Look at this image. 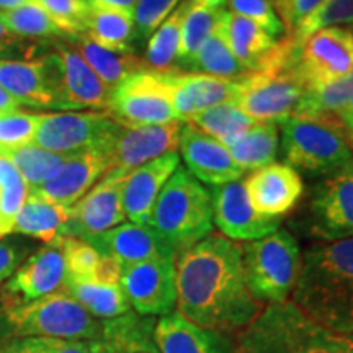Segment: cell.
Segmentation results:
<instances>
[{"mask_svg":"<svg viewBox=\"0 0 353 353\" xmlns=\"http://www.w3.org/2000/svg\"><path fill=\"white\" fill-rule=\"evenodd\" d=\"M176 312L221 332H241L265 307L247 286L242 245L223 234L176 255Z\"/></svg>","mask_w":353,"mask_h":353,"instance_id":"obj_1","label":"cell"},{"mask_svg":"<svg viewBox=\"0 0 353 353\" xmlns=\"http://www.w3.org/2000/svg\"><path fill=\"white\" fill-rule=\"evenodd\" d=\"M293 303L324 327L353 334V237L304 252Z\"/></svg>","mask_w":353,"mask_h":353,"instance_id":"obj_2","label":"cell"},{"mask_svg":"<svg viewBox=\"0 0 353 353\" xmlns=\"http://www.w3.org/2000/svg\"><path fill=\"white\" fill-rule=\"evenodd\" d=\"M236 353H353V334L327 329L293 301L268 304L242 329Z\"/></svg>","mask_w":353,"mask_h":353,"instance_id":"obj_3","label":"cell"},{"mask_svg":"<svg viewBox=\"0 0 353 353\" xmlns=\"http://www.w3.org/2000/svg\"><path fill=\"white\" fill-rule=\"evenodd\" d=\"M148 224L179 255L213 231V193L179 167L162 188Z\"/></svg>","mask_w":353,"mask_h":353,"instance_id":"obj_4","label":"cell"},{"mask_svg":"<svg viewBox=\"0 0 353 353\" xmlns=\"http://www.w3.org/2000/svg\"><path fill=\"white\" fill-rule=\"evenodd\" d=\"M283 157L290 167L332 175L353 161V149L341 120L290 117L278 121Z\"/></svg>","mask_w":353,"mask_h":353,"instance_id":"obj_5","label":"cell"},{"mask_svg":"<svg viewBox=\"0 0 353 353\" xmlns=\"http://www.w3.org/2000/svg\"><path fill=\"white\" fill-rule=\"evenodd\" d=\"M13 339H64L88 342L99 337L101 322L88 314L65 290L3 312Z\"/></svg>","mask_w":353,"mask_h":353,"instance_id":"obj_6","label":"cell"},{"mask_svg":"<svg viewBox=\"0 0 353 353\" xmlns=\"http://www.w3.org/2000/svg\"><path fill=\"white\" fill-rule=\"evenodd\" d=\"M247 286L262 304L288 301L301 270V252L290 232L278 229L242 245Z\"/></svg>","mask_w":353,"mask_h":353,"instance_id":"obj_7","label":"cell"},{"mask_svg":"<svg viewBox=\"0 0 353 353\" xmlns=\"http://www.w3.org/2000/svg\"><path fill=\"white\" fill-rule=\"evenodd\" d=\"M108 112L125 125H167L182 121L174 107V88L167 74L143 69L113 90Z\"/></svg>","mask_w":353,"mask_h":353,"instance_id":"obj_8","label":"cell"},{"mask_svg":"<svg viewBox=\"0 0 353 353\" xmlns=\"http://www.w3.org/2000/svg\"><path fill=\"white\" fill-rule=\"evenodd\" d=\"M304 92L306 85L294 64L249 72L239 79V94L232 103L255 121H283L293 117Z\"/></svg>","mask_w":353,"mask_h":353,"instance_id":"obj_9","label":"cell"},{"mask_svg":"<svg viewBox=\"0 0 353 353\" xmlns=\"http://www.w3.org/2000/svg\"><path fill=\"white\" fill-rule=\"evenodd\" d=\"M114 126L117 120L110 113L39 114L33 144L68 156L87 149H103L108 154Z\"/></svg>","mask_w":353,"mask_h":353,"instance_id":"obj_10","label":"cell"},{"mask_svg":"<svg viewBox=\"0 0 353 353\" xmlns=\"http://www.w3.org/2000/svg\"><path fill=\"white\" fill-rule=\"evenodd\" d=\"M298 76L306 88L321 87L353 74V30L330 26L298 44Z\"/></svg>","mask_w":353,"mask_h":353,"instance_id":"obj_11","label":"cell"},{"mask_svg":"<svg viewBox=\"0 0 353 353\" xmlns=\"http://www.w3.org/2000/svg\"><path fill=\"white\" fill-rule=\"evenodd\" d=\"M68 276L63 241L57 236L26 260L6 285L0 294L2 311L7 312L63 290Z\"/></svg>","mask_w":353,"mask_h":353,"instance_id":"obj_12","label":"cell"},{"mask_svg":"<svg viewBox=\"0 0 353 353\" xmlns=\"http://www.w3.org/2000/svg\"><path fill=\"white\" fill-rule=\"evenodd\" d=\"M309 231L324 242L353 237V161L314 188Z\"/></svg>","mask_w":353,"mask_h":353,"instance_id":"obj_13","label":"cell"},{"mask_svg":"<svg viewBox=\"0 0 353 353\" xmlns=\"http://www.w3.org/2000/svg\"><path fill=\"white\" fill-rule=\"evenodd\" d=\"M185 121L167 125H125L117 121L110 143V172H132L154 159L175 152Z\"/></svg>","mask_w":353,"mask_h":353,"instance_id":"obj_14","label":"cell"},{"mask_svg":"<svg viewBox=\"0 0 353 353\" xmlns=\"http://www.w3.org/2000/svg\"><path fill=\"white\" fill-rule=\"evenodd\" d=\"M130 174L131 172L126 170H113L105 175L100 183L70 208L69 223L61 236L87 239L120 226L126 219L123 208V187Z\"/></svg>","mask_w":353,"mask_h":353,"instance_id":"obj_15","label":"cell"},{"mask_svg":"<svg viewBox=\"0 0 353 353\" xmlns=\"http://www.w3.org/2000/svg\"><path fill=\"white\" fill-rule=\"evenodd\" d=\"M120 285L139 316H167L176 306L175 259L145 260L123 268Z\"/></svg>","mask_w":353,"mask_h":353,"instance_id":"obj_16","label":"cell"},{"mask_svg":"<svg viewBox=\"0 0 353 353\" xmlns=\"http://www.w3.org/2000/svg\"><path fill=\"white\" fill-rule=\"evenodd\" d=\"M213 219L223 236L236 242L263 239L281 224V218L265 216L254 208L241 180L214 188Z\"/></svg>","mask_w":353,"mask_h":353,"instance_id":"obj_17","label":"cell"},{"mask_svg":"<svg viewBox=\"0 0 353 353\" xmlns=\"http://www.w3.org/2000/svg\"><path fill=\"white\" fill-rule=\"evenodd\" d=\"M108 174L110 157L107 151L87 149L70 154L46 182L30 190V195L72 208L83 195L90 192L97 180Z\"/></svg>","mask_w":353,"mask_h":353,"instance_id":"obj_18","label":"cell"},{"mask_svg":"<svg viewBox=\"0 0 353 353\" xmlns=\"http://www.w3.org/2000/svg\"><path fill=\"white\" fill-rule=\"evenodd\" d=\"M52 59L56 65L57 107L110 108L112 90L100 81L77 50L59 46Z\"/></svg>","mask_w":353,"mask_h":353,"instance_id":"obj_19","label":"cell"},{"mask_svg":"<svg viewBox=\"0 0 353 353\" xmlns=\"http://www.w3.org/2000/svg\"><path fill=\"white\" fill-rule=\"evenodd\" d=\"M179 149L188 172L198 182L221 187L236 182L245 174L236 164L226 145L188 123L183 126Z\"/></svg>","mask_w":353,"mask_h":353,"instance_id":"obj_20","label":"cell"},{"mask_svg":"<svg viewBox=\"0 0 353 353\" xmlns=\"http://www.w3.org/2000/svg\"><path fill=\"white\" fill-rule=\"evenodd\" d=\"M83 241H87L100 255L118 260L123 268L145 260L176 257L175 250L149 224H120Z\"/></svg>","mask_w":353,"mask_h":353,"instance_id":"obj_21","label":"cell"},{"mask_svg":"<svg viewBox=\"0 0 353 353\" xmlns=\"http://www.w3.org/2000/svg\"><path fill=\"white\" fill-rule=\"evenodd\" d=\"M244 187L254 208L272 218H281L294 208L304 190L296 169L276 162L254 170L244 180Z\"/></svg>","mask_w":353,"mask_h":353,"instance_id":"obj_22","label":"cell"},{"mask_svg":"<svg viewBox=\"0 0 353 353\" xmlns=\"http://www.w3.org/2000/svg\"><path fill=\"white\" fill-rule=\"evenodd\" d=\"M179 167L180 156L170 152L138 167L128 175L123 187V208L131 223H149L162 188Z\"/></svg>","mask_w":353,"mask_h":353,"instance_id":"obj_23","label":"cell"},{"mask_svg":"<svg viewBox=\"0 0 353 353\" xmlns=\"http://www.w3.org/2000/svg\"><path fill=\"white\" fill-rule=\"evenodd\" d=\"M0 85L23 103L57 107L52 54L41 61H0Z\"/></svg>","mask_w":353,"mask_h":353,"instance_id":"obj_24","label":"cell"},{"mask_svg":"<svg viewBox=\"0 0 353 353\" xmlns=\"http://www.w3.org/2000/svg\"><path fill=\"white\" fill-rule=\"evenodd\" d=\"M167 76L174 88L175 112L182 121H187L203 110L232 103L239 94V79L234 81V79L182 72V70L170 72Z\"/></svg>","mask_w":353,"mask_h":353,"instance_id":"obj_25","label":"cell"},{"mask_svg":"<svg viewBox=\"0 0 353 353\" xmlns=\"http://www.w3.org/2000/svg\"><path fill=\"white\" fill-rule=\"evenodd\" d=\"M154 337L161 353H236V342L226 332L201 327L179 312L156 321Z\"/></svg>","mask_w":353,"mask_h":353,"instance_id":"obj_26","label":"cell"},{"mask_svg":"<svg viewBox=\"0 0 353 353\" xmlns=\"http://www.w3.org/2000/svg\"><path fill=\"white\" fill-rule=\"evenodd\" d=\"M154 327V317L128 312L101 322L99 337L88 342V347L92 353H161Z\"/></svg>","mask_w":353,"mask_h":353,"instance_id":"obj_27","label":"cell"},{"mask_svg":"<svg viewBox=\"0 0 353 353\" xmlns=\"http://www.w3.org/2000/svg\"><path fill=\"white\" fill-rule=\"evenodd\" d=\"M224 30L229 48L249 72L262 70L276 50L278 41L268 37L254 21L231 10L224 15Z\"/></svg>","mask_w":353,"mask_h":353,"instance_id":"obj_28","label":"cell"},{"mask_svg":"<svg viewBox=\"0 0 353 353\" xmlns=\"http://www.w3.org/2000/svg\"><path fill=\"white\" fill-rule=\"evenodd\" d=\"M228 0H187V10L182 23L176 70H182L196 54L203 43L210 38L224 13L228 12Z\"/></svg>","mask_w":353,"mask_h":353,"instance_id":"obj_29","label":"cell"},{"mask_svg":"<svg viewBox=\"0 0 353 353\" xmlns=\"http://www.w3.org/2000/svg\"><path fill=\"white\" fill-rule=\"evenodd\" d=\"M242 170H259L275 162L280 145L278 121H259L244 134L224 144Z\"/></svg>","mask_w":353,"mask_h":353,"instance_id":"obj_30","label":"cell"},{"mask_svg":"<svg viewBox=\"0 0 353 353\" xmlns=\"http://www.w3.org/2000/svg\"><path fill=\"white\" fill-rule=\"evenodd\" d=\"M77 52L100 77V81L112 90V94L114 88L125 82L128 77L145 69L144 61L136 57L132 52L105 50L95 41H92L85 33L77 37Z\"/></svg>","mask_w":353,"mask_h":353,"instance_id":"obj_31","label":"cell"},{"mask_svg":"<svg viewBox=\"0 0 353 353\" xmlns=\"http://www.w3.org/2000/svg\"><path fill=\"white\" fill-rule=\"evenodd\" d=\"M182 72L206 74V76L234 79V81L249 74V70L237 61V57L229 48L226 30H224V17L213 30V33L210 34V38L203 43L196 54L192 57V61L182 69Z\"/></svg>","mask_w":353,"mask_h":353,"instance_id":"obj_32","label":"cell"},{"mask_svg":"<svg viewBox=\"0 0 353 353\" xmlns=\"http://www.w3.org/2000/svg\"><path fill=\"white\" fill-rule=\"evenodd\" d=\"M70 208L44 198L28 195L17 216L13 231L50 244L61 236L65 224L69 223Z\"/></svg>","mask_w":353,"mask_h":353,"instance_id":"obj_33","label":"cell"},{"mask_svg":"<svg viewBox=\"0 0 353 353\" xmlns=\"http://www.w3.org/2000/svg\"><path fill=\"white\" fill-rule=\"evenodd\" d=\"M68 293L87 309L95 319H114L130 312L131 304L128 301L121 285H103L92 280L68 276L64 288Z\"/></svg>","mask_w":353,"mask_h":353,"instance_id":"obj_34","label":"cell"},{"mask_svg":"<svg viewBox=\"0 0 353 353\" xmlns=\"http://www.w3.org/2000/svg\"><path fill=\"white\" fill-rule=\"evenodd\" d=\"M185 10H187V0H183L151 34L143 59L148 70L157 74L176 72L175 64L176 56H179L180 39H182Z\"/></svg>","mask_w":353,"mask_h":353,"instance_id":"obj_35","label":"cell"},{"mask_svg":"<svg viewBox=\"0 0 353 353\" xmlns=\"http://www.w3.org/2000/svg\"><path fill=\"white\" fill-rule=\"evenodd\" d=\"M134 21L132 13L90 7L85 34L99 46L110 51L131 52Z\"/></svg>","mask_w":353,"mask_h":353,"instance_id":"obj_36","label":"cell"},{"mask_svg":"<svg viewBox=\"0 0 353 353\" xmlns=\"http://www.w3.org/2000/svg\"><path fill=\"white\" fill-rule=\"evenodd\" d=\"M353 97V74L327 85L306 88L293 117L309 120H339V112Z\"/></svg>","mask_w":353,"mask_h":353,"instance_id":"obj_37","label":"cell"},{"mask_svg":"<svg viewBox=\"0 0 353 353\" xmlns=\"http://www.w3.org/2000/svg\"><path fill=\"white\" fill-rule=\"evenodd\" d=\"M185 123L195 126L196 130L203 131L211 138L218 139L221 144H228L244 134L259 121L245 114L234 103H223L193 114Z\"/></svg>","mask_w":353,"mask_h":353,"instance_id":"obj_38","label":"cell"},{"mask_svg":"<svg viewBox=\"0 0 353 353\" xmlns=\"http://www.w3.org/2000/svg\"><path fill=\"white\" fill-rule=\"evenodd\" d=\"M0 20L12 34L25 38H54L64 34L37 0L12 10H0Z\"/></svg>","mask_w":353,"mask_h":353,"instance_id":"obj_39","label":"cell"},{"mask_svg":"<svg viewBox=\"0 0 353 353\" xmlns=\"http://www.w3.org/2000/svg\"><path fill=\"white\" fill-rule=\"evenodd\" d=\"M68 154H57L38 148V145H26L19 151L7 154L6 157L15 167L21 179L28 183L30 190L37 188L43 182H46L54 172L63 165L68 159Z\"/></svg>","mask_w":353,"mask_h":353,"instance_id":"obj_40","label":"cell"},{"mask_svg":"<svg viewBox=\"0 0 353 353\" xmlns=\"http://www.w3.org/2000/svg\"><path fill=\"white\" fill-rule=\"evenodd\" d=\"M343 25H353V0H322L314 10L299 21L288 38L294 44H301L321 30Z\"/></svg>","mask_w":353,"mask_h":353,"instance_id":"obj_41","label":"cell"},{"mask_svg":"<svg viewBox=\"0 0 353 353\" xmlns=\"http://www.w3.org/2000/svg\"><path fill=\"white\" fill-rule=\"evenodd\" d=\"M30 195L28 183L7 159L0 164V237L13 231L17 216Z\"/></svg>","mask_w":353,"mask_h":353,"instance_id":"obj_42","label":"cell"},{"mask_svg":"<svg viewBox=\"0 0 353 353\" xmlns=\"http://www.w3.org/2000/svg\"><path fill=\"white\" fill-rule=\"evenodd\" d=\"M39 114L12 110L0 113V157L33 143Z\"/></svg>","mask_w":353,"mask_h":353,"instance_id":"obj_43","label":"cell"},{"mask_svg":"<svg viewBox=\"0 0 353 353\" xmlns=\"http://www.w3.org/2000/svg\"><path fill=\"white\" fill-rule=\"evenodd\" d=\"M48 15L51 17L57 28L65 34L85 33L88 7L87 0H37Z\"/></svg>","mask_w":353,"mask_h":353,"instance_id":"obj_44","label":"cell"},{"mask_svg":"<svg viewBox=\"0 0 353 353\" xmlns=\"http://www.w3.org/2000/svg\"><path fill=\"white\" fill-rule=\"evenodd\" d=\"M228 6L231 12L259 25L275 41L286 34V26L270 0H228Z\"/></svg>","mask_w":353,"mask_h":353,"instance_id":"obj_45","label":"cell"},{"mask_svg":"<svg viewBox=\"0 0 353 353\" xmlns=\"http://www.w3.org/2000/svg\"><path fill=\"white\" fill-rule=\"evenodd\" d=\"M182 2L183 0H138L132 12V21H134L132 39L143 43L151 38L157 26Z\"/></svg>","mask_w":353,"mask_h":353,"instance_id":"obj_46","label":"cell"},{"mask_svg":"<svg viewBox=\"0 0 353 353\" xmlns=\"http://www.w3.org/2000/svg\"><path fill=\"white\" fill-rule=\"evenodd\" d=\"M61 241H63L69 276L92 280V275H94L101 255L87 241L79 239V237L61 236Z\"/></svg>","mask_w":353,"mask_h":353,"instance_id":"obj_47","label":"cell"},{"mask_svg":"<svg viewBox=\"0 0 353 353\" xmlns=\"http://www.w3.org/2000/svg\"><path fill=\"white\" fill-rule=\"evenodd\" d=\"M321 2L322 0H290L288 7H286L285 13L281 15V21L286 26V33L293 32L299 21L314 10Z\"/></svg>","mask_w":353,"mask_h":353,"instance_id":"obj_48","label":"cell"},{"mask_svg":"<svg viewBox=\"0 0 353 353\" xmlns=\"http://www.w3.org/2000/svg\"><path fill=\"white\" fill-rule=\"evenodd\" d=\"M121 273L123 267L118 260H114L113 257H107V255H101L94 275H92V281L103 285H118L121 280Z\"/></svg>","mask_w":353,"mask_h":353,"instance_id":"obj_49","label":"cell"},{"mask_svg":"<svg viewBox=\"0 0 353 353\" xmlns=\"http://www.w3.org/2000/svg\"><path fill=\"white\" fill-rule=\"evenodd\" d=\"M38 339V337H37ZM44 353H92L88 343L82 341H64V339H38Z\"/></svg>","mask_w":353,"mask_h":353,"instance_id":"obj_50","label":"cell"},{"mask_svg":"<svg viewBox=\"0 0 353 353\" xmlns=\"http://www.w3.org/2000/svg\"><path fill=\"white\" fill-rule=\"evenodd\" d=\"M20 260V254L12 245L0 244V283L10 276Z\"/></svg>","mask_w":353,"mask_h":353,"instance_id":"obj_51","label":"cell"},{"mask_svg":"<svg viewBox=\"0 0 353 353\" xmlns=\"http://www.w3.org/2000/svg\"><path fill=\"white\" fill-rule=\"evenodd\" d=\"M0 353H44L39 347L37 337L30 339H15V341L7 343L6 347L0 348Z\"/></svg>","mask_w":353,"mask_h":353,"instance_id":"obj_52","label":"cell"},{"mask_svg":"<svg viewBox=\"0 0 353 353\" xmlns=\"http://www.w3.org/2000/svg\"><path fill=\"white\" fill-rule=\"evenodd\" d=\"M88 7L94 8H110V10H120V12H134L138 0H87Z\"/></svg>","mask_w":353,"mask_h":353,"instance_id":"obj_53","label":"cell"},{"mask_svg":"<svg viewBox=\"0 0 353 353\" xmlns=\"http://www.w3.org/2000/svg\"><path fill=\"white\" fill-rule=\"evenodd\" d=\"M20 101L8 94V92L0 85V113H6V112H12V110H17L19 107Z\"/></svg>","mask_w":353,"mask_h":353,"instance_id":"obj_54","label":"cell"},{"mask_svg":"<svg viewBox=\"0 0 353 353\" xmlns=\"http://www.w3.org/2000/svg\"><path fill=\"white\" fill-rule=\"evenodd\" d=\"M13 41H15V37L8 32L6 25L2 23V20H0V51H3L6 48L10 46V44H13Z\"/></svg>","mask_w":353,"mask_h":353,"instance_id":"obj_55","label":"cell"},{"mask_svg":"<svg viewBox=\"0 0 353 353\" xmlns=\"http://www.w3.org/2000/svg\"><path fill=\"white\" fill-rule=\"evenodd\" d=\"M339 120H341V123L343 125V130L347 132L348 143H350L353 149V117H343V118H339Z\"/></svg>","mask_w":353,"mask_h":353,"instance_id":"obj_56","label":"cell"},{"mask_svg":"<svg viewBox=\"0 0 353 353\" xmlns=\"http://www.w3.org/2000/svg\"><path fill=\"white\" fill-rule=\"evenodd\" d=\"M26 2H28V0H0V8H2V10H12V8L23 6Z\"/></svg>","mask_w":353,"mask_h":353,"instance_id":"obj_57","label":"cell"},{"mask_svg":"<svg viewBox=\"0 0 353 353\" xmlns=\"http://www.w3.org/2000/svg\"><path fill=\"white\" fill-rule=\"evenodd\" d=\"M270 2H272L273 8H276L278 10V15H280V19H281V15H283L286 10V7H288L290 0H270Z\"/></svg>","mask_w":353,"mask_h":353,"instance_id":"obj_58","label":"cell"},{"mask_svg":"<svg viewBox=\"0 0 353 353\" xmlns=\"http://www.w3.org/2000/svg\"><path fill=\"white\" fill-rule=\"evenodd\" d=\"M339 118H343V117H353V97L350 100H348V103L343 107L341 112L337 114Z\"/></svg>","mask_w":353,"mask_h":353,"instance_id":"obj_59","label":"cell"},{"mask_svg":"<svg viewBox=\"0 0 353 353\" xmlns=\"http://www.w3.org/2000/svg\"><path fill=\"white\" fill-rule=\"evenodd\" d=\"M0 164H2V157H0Z\"/></svg>","mask_w":353,"mask_h":353,"instance_id":"obj_60","label":"cell"}]
</instances>
